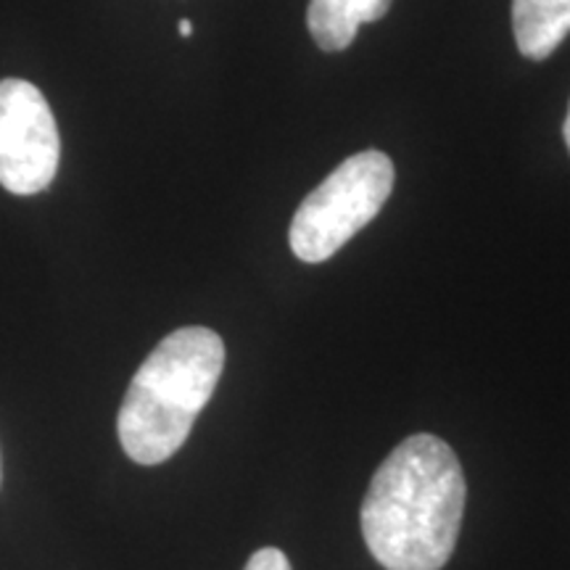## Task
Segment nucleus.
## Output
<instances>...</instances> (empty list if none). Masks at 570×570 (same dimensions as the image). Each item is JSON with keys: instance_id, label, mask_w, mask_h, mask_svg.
I'll list each match as a JSON object with an SVG mask.
<instances>
[{"instance_id": "nucleus-3", "label": "nucleus", "mask_w": 570, "mask_h": 570, "mask_svg": "<svg viewBox=\"0 0 570 570\" xmlns=\"http://www.w3.org/2000/svg\"><path fill=\"white\" fill-rule=\"evenodd\" d=\"M394 188V161L381 151H362L338 164L304 198L291 223V252L317 265L341 252L373 223Z\"/></svg>"}, {"instance_id": "nucleus-8", "label": "nucleus", "mask_w": 570, "mask_h": 570, "mask_svg": "<svg viewBox=\"0 0 570 570\" xmlns=\"http://www.w3.org/2000/svg\"><path fill=\"white\" fill-rule=\"evenodd\" d=\"M177 30H180L183 38H190V35H194V21L183 19V21H180V27H177Z\"/></svg>"}, {"instance_id": "nucleus-4", "label": "nucleus", "mask_w": 570, "mask_h": 570, "mask_svg": "<svg viewBox=\"0 0 570 570\" xmlns=\"http://www.w3.org/2000/svg\"><path fill=\"white\" fill-rule=\"evenodd\" d=\"M59 159V127L46 96L27 80H0V185L13 196L40 194Z\"/></svg>"}, {"instance_id": "nucleus-2", "label": "nucleus", "mask_w": 570, "mask_h": 570, "mask_svg": "<svg viewBox=\"0 0 570 570\" xmlns=\"http://www.w3.org/2000/svg\"><path fill=\"white\" fill-rule=\"evenodd\" d=\"M225 367V344L209 327H180L146 356L119 410V441L138 465H161L190 436Z\"/></svg>"}, {"instance_id": "nucleus-9", "label": "nucleus", "mask_w": 570, "mask_h": 570, "mask_svg": "<svg viewBox=\"0 0 570 570\" xmlns=\"http://www.w3.org/2000/svg\"><path fill=\"white\" fill-rule=\"evenodd\" d=\"M566 142H568V151H570V109H568V117H566Z\"/></svg>"}, {"instance_id": "nucleus-5", "label": "nucleus", "mask_w": 570, "mask_h": 570, "mask_svg": "<svg viewBox=\"0 0 570 570\" xmlns=\"http://www.w3.org/2000/svg\"><path fill=\"white\" fill-rule=\"evenodd\" d=\"M389 9L391 0H312L306 24L317 48L336 53L352 46L362 24L386 17Z\"/></svg>"}, {"instance_id": "nucleus-6", "label": "nucleus", "mask_w": 570, "mask_h": 570, "mask_svg": "<svg viewBox=\"0 0 570 570\" xmlns=\"http://www.w3.org/2000/svg\"><path fill=\"white\" fill-rule=\"evenodd\" d=\"M512 32L525 59H547L570 32V0H512Z\"/></svg>"}, {"instance_id": "nucleus-10", "label": "nucleus", "mask_w": 570, "mask_h": 570, "mask_svg": "<svg viewBox=\"0 0 570 570\" xmlns=\"http://www.w3.org/2000/svg\"><path fill=\"white\" fill-rule=\"evenodd\" d=\"M0 479H3V470H0Z\"/></svg>"}, {"instance_id": "nucleus-1", "label": "nucleus", "mask_w": 570, "mask_h": 570, "mask_svg": "<svg viewBox=\"0 0 570 570\" xmlns=\"http://www.w3.org/2000/svg\"><path fill=\"white\" fill-rule=\"evenodd\" d=\"M465 475L452 446L417 433L375 470L362 502V537L386 570H441L458 544Z\"/></svg>"}, {"instance_id": "nucleus-7", "label": "nucleus", "mask_w": 570, "mask_h": 570, "mask_svg": "<svg viewBox=\"0 0 570 570\" xmlns=\"http://www.w3.org/2000/svg\"><path fill=\"white\" fill-rule=\"evenodd\" d=\"M244 570H291L288 558L275 547H265V550H256L252 560L246 562Z\"/></svg>"}]
</instances>
